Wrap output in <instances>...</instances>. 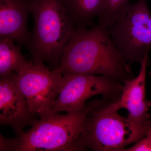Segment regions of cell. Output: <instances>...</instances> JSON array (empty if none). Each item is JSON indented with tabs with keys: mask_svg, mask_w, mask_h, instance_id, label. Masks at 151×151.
Returning <instances> with one entry per match:
<instances>
[{
	"mask_svg": "<svg viewBox=\"0 0 151 151\" xmlns=\"http://www.w3.org/2000/svg\"><path fill=\"white\" fill-rule=\"evenodd\" d=\"M107 102L90 111L81 135L85 149L95 151H123L137 142L127 119L120 116Z\"/></svg>",
	"mask_w": 151,
	"mask_h": 151,
	"instance_id": "obj_5",
	"label": "cell"
},
{
	"mask_svg": "<svg viewBox=\"0 0 151 151\" xmlns=\"http://www.w3.org/2000/svg\"><path fill=\"white\" fill-rule=\"evenodd\" d=\"M104 0H66L64 1L76 27L88 28L94 24Z\"/></svg>",
	"mask_w": 151,
	"mask_h": 151,
	"instance_id": "obj_11",
	"label": "cell"
},
{
	"mask_svg": "<svg viewBox=\"0 0 151 151\" xmlns=\"http://www.w3.org/2000/svg\"><path fill=\"white\" fill-rule=\"evenodd\" d=\"M106 102L105 99L94 100L77 112H51L40 116L29 129L19 134L16 151L85 150L80 138L88 115Z\"/></svg>",
	"mask_w": 151,
	"mask_h": 151,
	"instance_id": "obj_2",
	"label": "cell"
},
{
	"mask_svg": "<svg viewBox=\"0 0 151 151\" xmlns=\"http://www.w3.org/2000/svg\"><path fill=\"white\" fill-rule=\"evenodd\" d=\"M63 82L52 111L73 113L86 106V101L95 95L114 102L121 96L124 84L104 76L62 73Z\"/></svg>",
	"mask_w": 151,
	"mask_h": 151,
	"instance_id": "obj_7",
	"label": "cell"
},
{
	"mask_svg": "<svg viewBox=\"0 0 151 151\" xmlns=\"http://www.w3.org/2000/svg\"><path fill=\"white\" fill-rule=\"evenodd\" d=\"M55 69L61 73L104 76L123 83L134 78L131 65L98 24L89 29L76 27Z\"/></svg>",
	"mask_w": 151,
	"mask_h": 151,
	"instance_id": "obj_1",
	"label": "cell"
},
{
	"mask_svg": "<svg viewBox=\"0 0 151 151\" xmlns=\"http://www.w3.org/2000/svg\"><path fill=\"white\" fill-rule=\"evenodd\" d=\"M36 120L23 94L17 86L14 73L0 80V124L12 127L18 135Z\"/></svg>",
	"mask_w": 151,
	"mask_h": 151,
	"instance_id": "obj_9",
	"label": "cell"
},
{
	"mask_svg": "<svg viewBox=\"0 0 151 151\" xmlns=\"http://www.w3.org/2000/svg\"><path fill=\"white\" fill-rule=\"evenodd\" d=\"M130 0H104L97 16V24L106 29L118 20Z\"/></svg>",
	"mask_w": 151,
	"mask_h": 151,
	"instance_id": "obj_13",
	"label": "cell"
},
{
	"mask_svg": "<svg viewBox=\"0 0 151 151\" xmlns=\"http://www.w3.org/2000/svg\"><path fill=\"white\" fill-rule=\"evenodd\" d=\"M106 30L129 64L140 63L151 48V12L147 0L130 3Z\"/></svg>",
	"mask_w": 151,
	"mask_h": 151,
	"instance_id": "obj_4",
	"label": "cell"
},
{
	"mask_svg": "<svg viewBox=\"0 0 151 151\" xmlns=\"http://www.w3.org/2000/svg\"><path fill=\"white\" fill-rule=\"evenodd\" d=\"M21 46L11 40L0 39L1 78L16 73L27 62Z\"/></svg>",
	"mask_w": 151,
	"mask_h": 151,
	"instance_id": "obj_12",
	"label": "cell"
},
{
	"mask_svg": "<svg viewBox=\"0 0 151 151\" xmlns=\"http://www.w3.org/2000/svg\"><path fill=\"white\" fill-rule=\"evenodd\" d=\"M149 52L140 63L139 72L137 77L124 83L121 96L118 100L111 102L110 106L113 110L127 109L128 118L135 139L138 142L145 136L147 126L150 116L148 113L151 102L146 97L145 83Z\"/></svg>",
	"mask_w": 151,
	"mask_h": 151,
	"instance_id": "obj_8",
	"label": "cell"
},
{
	"mask_svg": "<svg viewBox=\"0 0 151 151\" xmlns=\"http://www.w3.org/2000/svg\"><path fill=\"white\" fill-rule=\"evenodd\" d=\"M0 151H14L17 147V139H8L1 135Z\"/></svg>",
	"mask_w": 151,
	"mask_h": 151,
	"instance_id": "obj_15",
	"label": "cell"
},
{
	"mask_svg": "<svg viewBox=\"0 0 151 151\" xmlns=\"http://www.w3.org/2000/svg\"><path fill=\"white\" fill-rule=\"evenodd\" d=\"M123 151H151V120L147 126L145 136L140 140L137 142L134 145L125 149Z\"/></svg>",
	"mask_w": 151,
	"mask_h": 151,
	"instance_id": "obj_14",
	"label": "cell"
},
{
	"mask_svg": "<svg viewBox=\"0 0 151 151\" xmlns=\"http://www.w3.org/2000/svg\"><path fill=\"white\" fill-rule=\"evenodd\" d=\"M32 0H0V39H8L29 48L27 27Z\"/></svg>",
	"mask_w": 151,
	"mask_h": 151,
	"instance_id": "obj_10",
	"label": "cell"
},
{
	"mask_svg": "<svg viewBox=\"0 0 151 151\" xmlns=\"http://www.w3.org/2000/svg\"><path fill=\"white\" fill-rule=\"evenodd\" d=\"M34 25L29 52L32 59L59 66L65 47L76 27L64 0H32Z\"/></svg>",
	"mask_w": 151,
	"mask_h": 151,
	"instance_id": "obj_3",
	"label": "cell"
},
{
	"mask_svg": "<svg viewBox=\"0 0 151 151\" xmlns=\"http://www.w3.org/2000/svg\"><path fill=\"white\" fill-rule=\"evenodd\" d=\"M14 77L33 116L40 117L52 112L62 87V73L57 69L50 70L43 63L32 59L14 73Z\"/></svg>",
	"mask_w": 151,
	"mask_h": 151,
	"instance_id": "obj_6",
	"label": "cell"
},
{
	"mask_svg": "<svg viewBox=\"0 0 151 151\" xmlns=\"http://www.w3.org/2000/svg\"><path fill=\"white\" fill-rule=\"evenodd\" d=\"M64 1H66V0H64Z\"/></svg>",
	"mask_w": 151,
	"mask_h": 151,
	"instance_id": "obj_16",
	"label": "cell"
}]
</instances>
